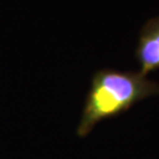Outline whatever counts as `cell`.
<instances>
[{
  "label": "cell",
  "instance_id": "obj_1",
  "mask_svg": "<svg viewBox=\"0 0 159 159\" xmlns=\"http://www.w3.org/2000/svg\"><path fill=\"white\" fill-rule=\"evenodd\" d=\"M159 94V84L142 72L99 70L92 78L77 134L86 137L102 120L129 111L138 102Z\"/></svg>",
  "mask_w": 159,
  "mask_h": 159
},
{
  "label": "cell",
  "instance_id": "obj_2",
  "mask_svg": "<svg viewBox=\"0 0 159 159\" xmlns=\"http://www.w3.org/2000/svg\"><path fill=\"white\" fill-rule=\"evenodd\" d=\"M136 58L144 75L159 70V16L150 19L143 26L136 48Z\"/></svg>",
  "mask_w": 159,
  "mask_h": 159
}]
</instances>
